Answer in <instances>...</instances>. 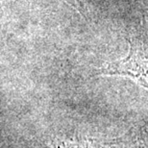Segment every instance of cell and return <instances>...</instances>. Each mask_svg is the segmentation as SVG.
<instances>
[{"label": "cell", "mask_w": 148, "mask_h": 148, "mask_svg": "<svg viewBox=\"0 0 148 148\" xmlns=\"http://www.w3.org/2000/svg\"><path fill=\"white\" fill-rule=\"evenodd\" d=\"M64 1L67 3L70 7H72L74 10H76L84 17L88 16V10L87 0H64Z\"/></svg>", "instance_id": "3"}, {"label": "cell", "mask_w": 148, "mask_h": 148, "mask_svg": "<svg viewBox=\"0 0 148 148\" xmlns=\"http://www.w3.org/2000/svg\"><path fill=\"white\" fill-rule=\"evenodd\" d=\"M96 148V147H94ZM97 148H143L140 140L136 143H127V141H117V143H110L102 144Z\"/></svg>", "instance_id": "2"}, {"label": "cell", "mask_w": 148, "mask_h": 148, "mask_svg": "<svg viewBox=\"0 0 148 148\" xmlns=\"http://www.w3.org/2000/svg\"><path fill=\"white\" fill-rule=\"evenodd\" d=\"M140 141L143 148H148V124L143 127L140 132Z\"/></svg>", "instance_id": "5"}, {"label": "cell", "mask_w": 148, "mask_h": 148, "mask_svg": "<svg viewBox=\"0 0 148 148\" xmlns=\"http://www.w3.org/2000/svg\"><path fill=\"white\" fill-rule=\"evenodd\" d=\"M129 50L125 58L106 64L98 75H117L133 79L148 88V21L143 20L129 34Z\"/></svg>", "instance_id": "1"}, {"label": "cell", "mask_w": 148, "mask_h": 148, "mask_svg": "<svg viewBox=\"0 0 148 148\" xmlns=\"http://www.w3.org/2000/svg\"><path fill=\"white\" fill-rule=\"evenodd\" d=\"M54 148H94L90 143L84 140H67L57 144Z\"/></svg>", "instance_id": "4"}]
</instances>
